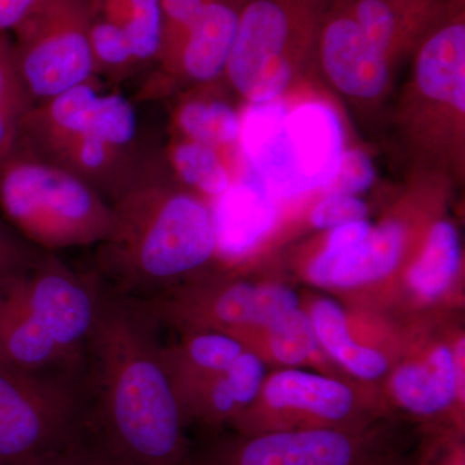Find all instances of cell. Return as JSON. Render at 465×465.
<instances>
[{"mask_svg": "<svg viewBox=\"0 0 465 465\" xmlns=\"http://www.w3.org/2000/svg\"><path fill=\"white\" fill-rule=\"evenodd\" d=\"M158 327L103 284L85 349L87 432L121 465H193L188 421L162 360Z\"/></svg>", "mask_w": 465, "mask_h": 465, "instance_id": "6da1fadb", "label": "cell"}, {"mask_svg": "<svg viewBox=\"0 0 465 465\" xmlns=\"http://www.w3.org/2000/svg\"><path fill=\"white\" fill-rule=\"evenodd\" d=\"M112 232L94 247V272L115 295L149 300L197 280L217 252L210 202L163 168L112 204Z\"/></svg>", "mask_w": 465, "mask_h": 465, "instance_id": "7a4b0ae2", "label": "cell"}, {"mask_svg": "<svg viewBox=\"0 0 465 465\" xmlns=\"http://www.w3.org/2000/svg\"><path fill=\"white\" fill-rule=\"evenodd\" d=\"M136 104L94 79L34 105L17 143L75 174L113 204L166 164Z\"/></svg>", "mask_w": 465, "mask_h": 465, "instance_id": "3957f363", "label": "cell"}, {"mask_svg": "<svg viewBox=\"0 0 465 465\" xmlns=\"http://www.w3.org/2000/svg\"><path fill=\"white\" fill-rule=\"evenodd\" d=\"M103 284L45 252L0 281V363L36 372H84Z\"/></svg>", "mask_w": 465, "mask_h": 465, "instance_id": "277c9868", "label": "cell"}, {"mask_svg": "<svg viewBox=\"0 0 465 465\" xmlns=\"http://www.w3.org/2000/svg\"><path fill=\"white\" fill-rule=\"evenodd\" d=\"M393 114L411 177L452 183L465 176V0H450L411 57Z\"/></svg>", "mask_w": 465, "mask_h": 465, "instance_id": "5b68a950", "label": "cell"}, {"mask_svg": "<svg viewBox=\"0 0 465 465\" xmlns=\"http://www.w3.org/2000/svg\"><path fill=\"white\" fill-rule=\"evenodd\" d=\"M345 148L341 115L320 97L291 92L271 103L247 105L242 113L244 171L277 201L320 192Z\"/></svg>", "mask_w": 465, "mask_h": 465, "instance_id": "8992f818", "label": "cell"}, {"mask_svg": "<svg viewBox=\"0 0 465 465\" xmlns=\"http://www.w3.org/2000/svg\"><path fill=\"white\" fill-rule=\"evenodd\" d=\"M0 211L21 237L52 253L96 247L114 223L99 192L18 143L0 162Z\"/></svg>", "mask_w": 465, "mask_h": 465, "instance_id": "52a82bcc", "label": "cell"}, {"mask_svg": "<svg viewBox=\"0 0 465 465\" xmlns=\"http://www.w3.org/2000/svg\"><path fill=\"white\" fill-rule=\"evenodd\" d=\"M333 0H244L224 82L246 105L295 90L316 69L321 27Z\"/></svg>", "mask_w": 465, "mask_h": 465, "instance_id": "ba28073f", "label": "cell"}, {"mask_svg": "<svg viewBox=\"0 0 465 465\" xmlns=\"http://www.w3.org/2000/svg\"><path fill=\"white\" fill-rule=\"evenodd\" d=\"M87 434L84 372L0 363V465H41Z\"/></svg>", "mask_w": 465, "mask_h": 465, "instance_id": "9c48e42d", "label": "cell"}, {"mask_svg": "<svg viewBox=\"0 0 465 465\" xmlns=\"http://www.w3.org/2000/svg\"><path fill=\"white\" fill-rule=\"evenodd\" d=\"M11 38L35 105L97 79L85 0H38Z\"/></svg>", "mask_w": 465, "mask_h": 465, "instance_id": "30bf717a", "label": "cell"}, {"mask_svg": "<svg viewBox=\"0 0 465 465\" xmlns=\"http://www.w3.org/2000/svg\"><path fill=\"white\" fill-rule=\"evenodd\" d=\"M394 455L363 428L238 434L193 451V465H376Z\"/></svg>", "mask_w": 465, "mask_h": 465, "instance_id": "8fae6325", "label": "cell"}, {"mask_svg": "<svg viewBox=\"0 0 465 465\" xmlns=\"http://www.w3.org/2000/svg\"><path fill=\"white\" fill-rule=\"evenodd\" d=\"M316 69L339 96L363 114L381 112L393 92L397 72L338 0L321 27Z\"/></svg>", "mask_w": 465, "mask_h": 465, "instance_id": "7c38bea8", "label": "cell"}, {"mask_svg": "<svg viewBox=\"0 0 465 465\" xmlns=\"http://www.w3.org/2000/svg\"><path fill=\"white\" fill-rule=\"evenodd\" d=\"M94 74L118 87L145 76L161 50V0H85Z\"/></svg>", "mask_w": 465, "mask_h": 465, "instance_id": "4fadbf2b", "label": "cell"}, {"mask_svg": "<svg viewBox=\"0 0 465 465\" xmlns=\"http://www.w3.org/2000/svg\"><path fill=\"white\" fill-rule=\"evenodd\" d=\"M244 0H208L168 63L143 76L134 103L170 99L224 81Z\"/></svg>", "mask_w": 465, "mask_h": 465, "instance_id": "5bb4252c", "label": "cell"}, {"mask_svg": "<svg viewBox=\"0 0 465 465\" xmlns=\"http://www.w3.org/2000/svg\"><path fill=\"white\" fill-rule=\"evenodd\" d=\"M264 401L271 414L253 421L240 433L356 428L349 423L356 405L353 393L347 385L326 376L298 370L278 372L265 382Z\"/></svg>", "mask_w": 465, "mask_h": 465, "instance_id": "9a60e30c", "label": "cell"}, {"mask_svg": "<svg viewBox=\"0 0 465 465\" xmlns=\"http://www.w3.org/2000/svg\"><path fill=\"white\" fill-rule=\"evenodd\" d=\"M399 70L440 23L450 0H338Z\"/></svg>", "mask_w": 465, "mask_h": 465, "instance_id": "2e32d148", "label": "cell"}, {"mask_svg": "<svg viewBox=\"0 0 465 465\" xmlns=\"http://www.w3.org/2000/svg\"><path fill=\"white\" fill-rule=\"evenodd\" d=\"M409 229L399 217L372 226L365 241L338 256L318 252L309 262V280L318 286L351 289L382 280L394 272L405 253Z\"/></svg>", "mask_w": 465, "mask_h": 465, "instance_id": "e0dca14e", "label": "cell"}, {"mask_svg": "<svg viewBox=\"0 0 465 465\" xmlns=\"http://www.w3.org/2000/svg\"><path fill=\"white\" fill-rule=\"evenodd\" d=\"M222 82L189 88L174 96L171 136L219 150L240 179L244 170L240 150L242 113L216 94V87Z\"/></svg>", "mask_w": 465, "mask_h": 465, "instance_id": "ac0fdd59", "label": "cell"}, {"mask_svg": "<svg viewBox=\"0 0 465 465\" xmlns=\"http://www.w3.org/2000/svg\"><path fill=\"white\" fill-rule=\"evenodd\" d=\"M277 202L262 183L243 171L211 206L219 255L242 256L255 249L274 228Z\"/></svg>", "mask_w": 465, "mask_h": 465, "instance_id": "d6986e66", "label": "cell"}, {"mask_svg": "<svg viewBox=\"0 0 465 465\" xmlns=\"http://www.w3.org/2000/svg\"><path fill=\"white\" fill-rule=\"evenodd\" d=\"M391 388L400 405L412 414L430 418L446 411L460 391L454 353L440 347L425 362L401 367Z\"/></svg>", "mask_w": 465, "mask_h": 465, "instance_id": "ffe728a7", "label": "cell"}, {"mask_svg": "<svg viewBox=\"0 0 465 465\" xmlns=\"http://www.w3.org/2000/svg\"><path fill=\"white\" fill-rule=\"evenodd\" d=\"M163 157L171 176L207 202H215L238 180L224 154L204 143L171 136Z\"/></svg>", "mask_w": 465, "mask_h": 465, "instance_id": "44dd1931", "label": "cell"}, {"mask_svg": "<svg viewBox=\"0 0 465 465\" xmlns=\"http://www.w3.org/2000/svg\"><path fill=\"white\" fill-rule=\"evenodd\" d=\"M309 317L318 342L349 372L365 381H374L387 372L390 363L381 351L356 344L351 339L341 305L329 299L318 300Z\"/></svg>", "mask_w": 465, "mask_h": 465, "instance_id": "7402d4cb", "label": "cell"}, {"mask_svg": "<svg viewBox=\"0 0 465 465\" xmlns=\"http://www.w3.org/2000/svg\"><path fill=\"white\" fill-rule=\"evenodd\" d=\"M460 265L458 229L449 220H437L428 232L423 249L410 266L407 281L423 298H439L454 282Z\"/></svg>", "mask_w": 465, "mask_h": 465, "instance_id": "603a6c76", "label": "cell"}, {"mask_svg": "<svg viewBox=\"0 0 465 465\" xmlns=\"http://www.w3.org/2000/svg\"><path fill=\"white\" fill-rule=\"evenodd\" d=\"M34 105L18 74L11 34L0 33V162L16 146Z\"/></svg>", "mask_w": 465, "mask_h": 465, "instance_id": "cb8c5ba5", "label": "cell"}, {"mask_svg": "<svg viewBox=\"0 0 465 465\" xmlns=\"http://www.w3.org/2000/svg\"><path fill=\"white\" fill-rule=\"evenodd\" d=\"M266 329L272 354L283 365H300L316 351L318 341L311 317L299 308L277 318Z\"/></svg>", "mask_w": 465, "mask_h": 465, "instance_id": "d4e9b609", "label": "cell"}, {"mask_svg": "<svg viewBox=\"0 0 465 465\" xmlns=\"http://www.w3.org/2000/svg\"><path fill=\"white\" fill-rule=\"evenodd\" d=\"M378 179V171L371 155L360 146H347L342 152L341 162L335 173L322 188L321 195L362 194L374 186Z\"/></svg>", "mask_w": 465, "mask_h": 465, "instance_id": "484cf974", "label": "cell"}, {"mask_svg": "<svg viewBox=\"0 0 465 465\" xmlns=\"http://www.w3.org/2000/svg\"><path fill=\"white\" fill-rule=\"evenodd\" d=\"M225 375L232 394H234V399L237 401V405L240 407L241 416L258 400L262 385H264V363L258 354L244 351L226 369Z\"/></svg>", "mask_w": 465, "mask_h": 465, "instance_id": "4316f807", "label": "cell"}, {"mask_svg": "<svg viewBox=\"0 0 465 465\" xmlns=\"http://www.w3.org/2000/svg\"><path fill=\"white\" fill-rule=\"evenodd\" d=\"M369 206L365 201L356 195L330 194L322 195L316 206L312 208V225L322 231H331L348 223L367 220Z\"/></svg>", "mask_w": 465, "mask_h": 465, "instance_id": "83f0119b", "label": "cell"}, {"mask_svg": "<svg viewBox=\"0 0 465 465\" xmlns=\"http://www.w3.org/2000/svg\"><path fill=\"white\" fill-rule=\"evenodd\" d=\"M45 252L0 219V281L29 268Z\"/></svg>", "mask_w": 465, "mask_h": 465, "instance_id": "f1b7e54d", "label": "cell"}, {"mask_svg": "<svg viewBox=\"0 0 465 465\" xmlns=\"http://www.w3.org/2000/svg\"><path fill=\"white\" fill-rule=\"evenodd\" d=\"M41 465H121L90 434Z\"/></svg>", "mask_w": 465, "mask_h": 465, "instance_id": "f546056e", "label": "cell"}, {"mask_svg": "<svg viewBox=\"0 0 465 465\" xmlns=\"http://www.w3.org/2000/svg\"><path fill=\"white\" fill-rule=\"evenodd\" d=\"M371 231L372 224L367 220L348 223V224L333 228L327 235V240L324 242L321 252L329 256L341 255V253L347 252L348 250L358 246L361 242L365 241Z\"/></svg>", "mask_w": 465, "mask_h": 465, "instance_id": "4dcf8cb0", "label": "cell"}, {"mask_svg": "<svg viewBox=\"0 0 465 465\" xmlns=\"http://www.w3.org/2000/svg\"><path fill=\"white\" fill-rule=\"evenodd\" d=\"M38 0H0V33L11 34Z\"/></svg>", "mask_w": 465, "mask_h": 465, "instance_id": "1f68e13d", "label": "cell"}, {"mask_svg": "<svg viewBox=\"0 0 465 465\" xmlns=\"http://www.w3.org/2000/svg\"><path fill=\"white\" fill-rule=\"evenodd\" d=\"M376 465H406L403 461H401L399 457L393 455V457L385 459V460L381 461V463Z\"/></svg>", "mask_w": 465, "mask_h": 465, "instance_id": "d6a6232c", "label": "cell"}]
</instances>
